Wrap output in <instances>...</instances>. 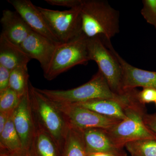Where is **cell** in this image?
I'll list each match as a JSON object with an SVG mask.
<instances>
[{
    "mask_svg": "<svg viewBox=\"0 0 156 156\" xmlns=\"http://www.w3.org/2000/svg\"><path fill=\"white\" fill-rule=\"evenodd\" d=\"M82 33L88 38L103 37L110 41L119 32V14L104 0H82Z\"/></svg>",
    "mask_w": 156,
    "mask_h": 156,
    "instance_id": "1",
    "label": "cell"
},
{
    "mask_svg": "<svg viewBox=\"0 0 156 156\" xmlns=\"http://www.w3.org/2000/svg\"><path fill=\"white\" fill-rule=\"evenodd\" d=\"M29 91L35 122L52 137L58 149L63 147L68 125L53 101L29 84Z\"/></svg>",
    "mask_w": 156,
    "mask_h": 156,
    "instance_id": "2",
    "label": "cell"
},
{
    "mask_svg": "<svg viewBox=\"0 0 156 156\" xmlns=\"http://www.w3.org/2000/svg\"><path fill=\"white\" fill-rule=\"evenodd\" d=\"M138 93L125 107L126 119L106 130L115 143L122 148L126 144L134 140L156 139V133L151 131L144 123L145 107L140 102Z\"/></svg>",
    "mask_w": 156,
    "mask_h": 156,
    "instance_id": "3",
    "label": "cell"
},
{
    "mask_svg": "<svg viewBox=\"0 0 156 156\" xmlns=\"http://www.w3.org/2000/svg\"><path fill=\"white\" fill-rule=\"evenodd\" d=\"M37 90L53 102L60 104H72L97 99H119L122 95L112 91L106 79L99 70L86 83L66 90Z\"/></svg>",
    "mask_w": 156,
    "mask_h": 156,
    "instance_id": "4",
    "label": "cell"
},
{
    "mask_svg": "<svg viewBox=\"0 0 156 156\" xmlns=\"http://www.w3.org/2000/svg\"><path fill=\"white\" fill-rule=\"evenodd\" d=\"M87 48L89 60L97 63L112 91L118 95L124 94L122 70L110 41L101 37L88 38Z\"/></svg>",
    "mask_w": 156,
    "mask_h": 156,
    "instance_id": "5",
    "label": "cell"
},
{
    "mask_svg": "<svg viewBox=\"0 0 156 156\" xmlns=\"http://www.w3.org/2000/svg\"><path fill=\"white\" fill-rule=\"evenodd\" d=\"M87 37L82 33L67 43L57 46L49 67L44 73L48 80H54L62 73L79 65H86L89 60Z\"/></svg>",
    "mask_w": 156,
    "mask_h": 156,
    "instance_id": "6",
    "label": "cell"
},
{
    "mask_svg": "<svg viewBox=\"0 0 156 156\" xmlns=\"http://www.w3.org/2000/svg\"><path fill=\"white\" fill-rule=\"evenodd\" d=\"M80 7L59 11L37 6L50 30L62 44L82 34Z\"/></svg>",
    "mask_w": 156,
    "mask_h": 156,
    "instance_id": "7",
    "label": "cell"
},
{
    "mask_svg": "<svg viewBox=\"0 0 156 156\" xmlns=\"http://www.w3.org/2000/svg\"><path fill=\"white\" fill-rule=\"evenodd\" d=\"M55 103L67 125L80 131L88 128H100L107 130L121 121L102 115L75 105Z\"/></svg>",
    "mask_w": 156,
    "mask_h": 156,
    "instance_id": "8",
    "label": "cell"
},
{
    "mask_svg": "<svg viewBox=\"0 0 156 156\" xmlns=\"http://www.w3.org/2000/svg\"><path fill=\"white\" fill-rule=\"evenodd\" d=\"M13 120L15 129L25 151L30 149L36 131L35 122L29 88L20 98V101L13 114Z\"/></svg>",
    "mask_w": 156,
    "mask_h": 156,
    "instance_id": "9",
    "label": "cell"
},
{
    "mask_svg": "<svg viewBox=\"0 0 156 156\" xmlns=\"http://www.w3.org/2000/svg\"><path fill=\"white\" fill-rule=\"evenodd\" d=\"M136 89L126 90L119 99H97L72 104L82 107L99 114L120 120L126 119L125 108L137 93Z\"/></svg>",
    "mask_w": 156,
    "mask_h": 156,
    "instance_id": "10",
    "label": "cell"
},
{
    "mask_svg": "<svg viewBox=\"0 0 156 156\" xmlns=\"http://www.w3.org/2000/svg\"><path fill=\"white\" fill-rule=\"evenodd\" d=\"M31 29L57 44H62L53 34L37 6L30 0H8Z\"/></svg>",
    "mask_w": 156,
    "mask_h": 156,
    "instance_id": "11",
    "label": "cell"
},
{
    "mask_svg": "<svg viewBox=\"0 0 156 156\" xmlns=\"http://www.w3.org/2000/svg\"><path fill=\"white\" fill-rule=\"evenodd\" d=\"M58 45L32 31L20 47L31 59L39 62L44 73L49 67Z\"/></svg>",
    "mask_w": 156,
    "mask_h": 156,
    "instance_id": "12",
    "label": "cell"
},
{
    "mask_svg": "<svg viewBox=\"0 0 156 156\" xmlns=\"http://www.w3.org/2000/svg\"><path fill=\"white\" fill-rule=\"evenodd\" d=\"M115 53L122 70V85L124 91L139 87L156 90V72L134 67L122 58L115 50Z\"/></svg>",
    "mask_w": 156,
    "mask_h": 156,
    "instance_id": "13",
    "label": "cell"
},
{
    "mask_svg": "<svg viewBox=\"0 0 156 156\" xmlns=\"http://www.w3.org/2000/svg\"><path fill=\"white\" fill-rule=\"evenodd\" d=\"M81 131L83 134L87 153H126L122 148L115 143L106 130L100 128H88Z\"/></svg>",
    "mask_w": 156,
    "mask_h": 156,
    "instance_id": "14",
    "label": "cell"
},
{
    "mask_svg": "<svg viewBox=\"0 0 156 156\" xmlns=\"http://www.w3.org/2000/svg\"><path fill=\"white\" fill-rule=\"evenodd\" d=\"M1 23V33L9 41L19 46L33 31L17 11L9 9L3 11Z\"/></svg>",
    "mask_w": 156,
    "mask_h": 156,
    "instance_id": "15",
    "label": "cell"
},
{
    "mask_svg": "<svg viewBox=\"0 0 156 156\" xmlns=\"http://www.w3.org/2000/svg\"><path fill=\"white\" fill-rule=\"evenodd\" d=\"M20 46L14 44L2 34L0 35V65L10 71L27 66L31 60Z\"/></svg>",
    "mask_w": 156,
    "mask_h": 156,
    "instance_id": "16",
    "label": "cell"
},
{
    "mask_svg": "<svg viewBox=\"0 0 156 156\" xmlns=\"http://www.w3.org/2000/svg\"><path fill=\"white\" fill-rule=\"evenodd\" d=\"M35 126V134L30 148L39 156H57L58 148L52 137L36 123Z\"/></svg>",
    "mask_w": 156,
    "mask_h": 156,
    "instance_id": "17",
    "label": "cell"
},
{
    "mask_svg": "<svg viewBox=\"0 0 156 156\" xmlns=\"http://www.w3.org/2000/svg\"><path fill=\"white\" fill-rule=\"evenodd\" d=\"M63 147L65 156H87L83 134L80 130L69 126Z\"/></svg>",
    "mask_w": 156,
    "mask_h": 156,
    "instance_id": "18",
    "label": "cell"
},
{
    "mask_svg": "<svg viewBox=\"0 0 156 156\" xmlns=\"http://www.w3.org/2000/svg\"><path fill=\"white\" fill-rule=\"evenodd\" d=\"M0 144L1 149L10 151H18L23 150L22 143L14 126L13 115L0 133Z\"/></svg>",
    "mask_w": 156,
    "mask_h": 156,
    "instance_id": "19",
    "label": "cell"
},
{
    "mask_svg": "<svg viewBox=\"0 0 156 156\" xmlns=\"http://www.w3.org/2000/svg\"><path fill=\"white\" fill-rule=\"evenodd\" d=\"M29 78L27 66H20L14 69L10 73L9 88L22 97L28 90L30 83Z\"/></svg>",
    "mask_w": 156,
    "mask_h": 156,
    "instance_id": "20",
    "label": "cell"
},
{
    "mask_svg": "<svg viewBox=\"0 0 156 156\" xmlns=\"http://www.w3.org/2000/svg\"><path fill=\"white\" fill-rule=\"evenodd\" d=\"M125 147L132 156H156V139L138 140L128 143Z\"/></svg>",
    "mask_w": 156,
    "mask_h": 156,
    "instance_id": "21",
    "label": "cell"
},
{
    "mask_svg": "<svg viewBox=\"0 0 156 156\" xmlns=\"http://www.w3.org/2000/svg\"><path fill=\"white\" fill-rule=\"evenodd\" d=\"M21 97L10 88L0 92V112L14 111L19 105Z\"/></svg>",
    "mask_w": 156,
    "mask_h": 156,
    "instance_id": "22",
    "label": "cell"
},
{
    "mask_svg": "<svg viewBox=\"0 0 156 156\" xmlns=\"http://www.w3.org/2000/svg\"><path fill=\"white\" fill-rule=\"evenodd\" d=\"M141 14L148 23L156 28V0H144Z\"/></svg>",
    "mask_w": 156,
    "mask_h": 156,
    "instance_id": "23",
    "label": "cell"
},
{
    "mask_svg": "<svg viewBox=\"0 0 156 156\" xmlns=\"http://www.w3.org/2000/svg\"><path fill=\"white\" fill-rule=\"evenodd\" d=\"M138 98L140 102L143 104L155 102L156 101V90L151 88H143L138 92Z\"/></svg>",
    "mask_w": 156,
    "mask_h": 156,
    "instance_id": "24",
    "label": "cell"
},
{
    "mask_svg": "<svg viewBox=\"0 0 156 156\" xmlns=\"http://www.w3.org/2000/svg\"><path fill=\"white\" fill-rule=\"evenodd\" d=\"M45 1L51 5L61 6L71 9L80 7L82 0H45Z\"/></svg>",
    "mask_w": 156,
    "mask_h": 156,
    "instance_id": "25",
    "label": "cell"
},
{
    "mask_svg": "<svg viewBox=\"0 0 156 156\" xmlns=\"http://www.w3.org/2000/svg\"><path fill=\"white\" fill-rule=\"evenodd\" d=\"M11 71L0 65V92L9 88Z\"/></svg>",
    "mask_w": 156,
    "mask_h": 156,
    "instance_id": "26",
    "label": "cell"
},
{
    "mask_svg": "<svg viewBox=\"0 0 156 156\" xmlns=\"http://www.w3.org/2000/svg\"><path fill=\"white\" fill-rule=\"evenodd\" d=\"M144 123L150 129L156 134V114L146 113L144 117Z\"/></svg>",
    "mask_w": 156,
    "mask_h": 156,
    "instance_id": "27",
    "label": "cell"
},
{
    "mask_svg": "<svg viewBox=\"0 0 156 156\" xmlns=\"http://www.w3.org/2000/svg\"><path fill=\"white\" fill-rule=\"evenodd\" d=\"M14 111L0 112V133L5 128L6 123L10 117L13 115Z\"/></svg>",
    "mask_w": 156,
    "mask_h": 156,
    "instance_id": "28",
    "label": "cell"
},
{
    "mask_svg": "<svg viewBox=\"0 0 156 156\" xmlns=\"http://www.w3.org/2000/svg\"><path fill=\"white\" fill-rule=\"evenodd\" d=\"M126 154H118L107 152H92L87 153V156H126Z\"/></svg>",
    "mask_w": 156,
    "mask_h": 156,
    "instance_id": "29",
    "label": "cell"
},
{
    "mask_svg": "<svg viewBox=\"0 0 156 156\" xmlns=\"http://www.w3.org/2000/svg\"><path fill=\"white\" fill-rule=\"evenodd\" d=\"M155 104H156V101H155Z\"/></svg>",
    "mask_w": 156,
    "mask_h": 156,
    "instance_id": "30",
    "label": "cell"
}]
</instances>
